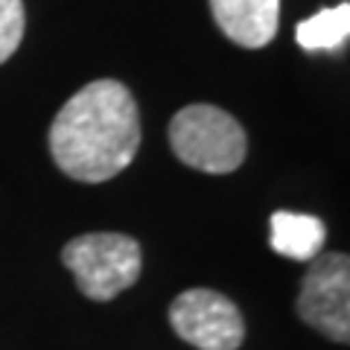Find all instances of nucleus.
Wrapping results in <instances>:
<instances>
[{
	"label": "nucleus",
	"instance_id": "obj_9",
	"mask_svg": "<svg viewBox=\"0 0 350 350\" xmlns=\"http://www.w3.org/2000/svg\"><path fill=\"white\" fill-rule=\"evenodd\" d=\"M27 32L24 0H0V64L18 53Z\"/></svg>",
	"mask_w": 350,
	"mask_h": 350
},
{
	"label": "nucleus",
	"instance_id": "obj_6",
	"mask_svg": "<svg viewBox=\"0 0 350 350\" xmlns=\"http://www.w3.org/2000/svg\"><path fill=\"white\" fill-rule=\"evenodd\" d=\"M216 27L234 44L260 50L278 36L280 0H211Z\"/></svg>",
	"mask_w": 350,
	"mask_h": 350
},
{
	"label": "nucleus",
	"instance_id": "obj_7",
	"mask_svg": "<svg viewBox=\"0 0 350 350\" xmlns=\"http://www.w3.org/2000/svg\"><path fill=\"white\" fill-rule=\"evenodd\" d=\"M327 239V228L319 216L310 213H292V211H278L271 213V234L269 243L280 257L310 262L312 257L321 254Z\"/></svg>",
	"mask_w": 350,
	"mask_h": 350
},
{
	"label": "nucleus",
	"instance_id": "obj_5",
	"mask_svg": "<svg viewBox=\"0 0 350 350\" xmlns=\"http://www.w3.org/2000/svg\"><path fill=\"white\" fill-rule=\"evenodd\" d=\"M170 324L199 350H237L245 338V321L237 304L213 289H187L170 304Z\"/></svg>",
	"mask_w": 350,
	"mask_h": 350
},
{
	"label": "nucleus",
	"instance_id": "obj_3",
	"mask_svg": "<svg viewBox=\"0 0 350 350\" xmlns=\"http://www.w3.org/2000/svg\"><path fill=\"white\" fill-rule=\"evenodd\" d=\"M62 262L73 271L76 286L91 301H111L131 289L144 269L137 239L114 231L82 234L62 251Z\"/></svg>",
	"mask_w": 350,
	"mask_h": 350
},
{
	"label": "nucleus",
	"instance_id": "obj_8",
	"mask_svg": "<svg viewBox=\"0 0 350 350\" xmlns=\"http://www.w3.org/2000/svg\"><path fill=\"white\" fill-rule=\"evenodd\" d=\"M350 36V3H338L330 9H321L310 18H304L295 38L306 53H333Z\"/></svg>",
	"mask_w": 350,
	"mask_h": 350
},
{
	"label": "nucleus",
	"instance_id": "obj_4",
	"mask_svg": "<svg viewBox=\"0 0 350 350\" xmlns=\"http://www.w3.org/2000/svg\"><path fill=\"white\" fill-rule=\"evenodd\" d=\"M298 315L333 342L350 338V260L342 251L310 260L298 295Z\"/></svg>",
	"mask_w": 350,
	"mask_h": 350
},
{
	"label": "nucleus",
	"instance_id": "obj_2",
	"mask_svg": "<svg viewBox=\"0 0 350 350\" xmlns=\"http://www.w3.org/2000/svg\"><path fill=\"white\" fill-rule=\"evenodd\" d=\"M170 146L187 167L211 175H228L245 161V129L216 105L196 103L181 108L170 123Z\"/></svg>",
	"mask_w": 350,
	"mask_h": 350
},
{
	"label": "nucleus",
	"instance_id": "obj_1",
	"mask_svg": "<svg viewBox=\"0 0 350 350\" xmlns=\"http://www.w3.org/2000/svg\"><path fill=\"white\" fill-rule=\"evenodd\" d=\"M140 149V114L129 88L96 79L59 108L50 126V152L64 175L103 184L120 175Z\"/></svg>",
	"mask_w": 350,
	"mask_h": 350
}]
</instances>
